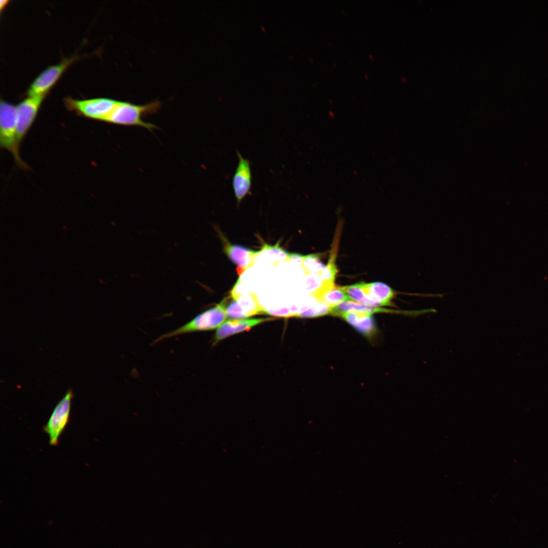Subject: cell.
<instances>
[{
    "label": "cell",
    "mask_w": 548,
    "mask_h": 548,
    "mask_svg": "<svg viewBox=\"0 0 548 548\" xmlns=\"http://www.w3.org/2000/svg\"><path fill=\"white\" fill-rule=\"evenodd\" d=\"M0 145L12 154L18 165L28 167L19 153L16 106L3 100L0 105Z\"/></svg>",
    "instance_id": "cell-3"
},
{
    "label": "cell",
    "mask_w": 548,
    "mask_h": 548,
    "mask_svg": "<svg viewBox=\"0 0 548 548\" xmlns=\"http://www.w3.org/2000/svg\"><path fill=\"white\" fill-rule=\"evenodd\" d=\"M301 266L307 275H318L325 265L317 254L304 255Z\"/></svg>",
    "instance_id": "cell-17"
},
{
    "label": "cell",
    "mask_w": 548,
    "mask_h": 548,
    "mask_svg": "<svg viewBox=\"0 0 548 548\" xmlns=\"http://www.w3.org/2000/svg\"><path fill=\"white\" fill-rule=\"evenodd\" d=\"M118 100L99 97L83 100L70 97L64 99L66 107L85 117L104 121L117 104Z\"/></svg>",
    "instance_id": "cell-4"
},
{
    "label": "cell",
    "mask_w": 548,
    "mask_h": 548,
    "mask_svg": "<svg viewBox=\"0 0 548 548\" xmlns=\"http://www.w3.org/2000/svg\"><path fill=\"white\" fill-rule=\"evenodd\" d=\"M328 46H329L330 47H331V43L329 42H328Z\"/></svg>",
    "instance_id": "cell-28"
},
{
    "label": "cell",
    "mask_w": 548,
    "mask_h": 548,
    "mask_svg": "<svg viewBox=\"0 0 548 548\" xmlns=\"http://www.w3.org/2000/svg\"><path fill=\"white\" fill-rule=\"evenodd\" d=\"M9 1L7 0H1L0 1V8L1 11L8 4Z\"/></svg>",
    "instance_id": "cell-22"
},
{
    "label": "cell",
    "mask_w": 548,
    "mask_h": 548,
    "mask_svg": "<svg viewBox=\"0 0 548 548\" xmlns=\"http://www.w3.org/2000/svg\"><path fill=\"white\" fill-rule=\"evenodd\" d=\"M329 102H330V103L331 104H333V102H332V100H331V98H329Z\"/></svg>",
    "instance_id": "cell-27"
},
{
    "label": "cell",
    "mask_w": 548,
    "mask_h": 548,
    "mask_svg": "<svg viewBox=\"0 0 548 548\" xmlns=\"http://www.w3.org/2000/svg\"><path fill=\"white\" fill-rule=\"evenodd\" d=\"M339 317L366 337L372 336L376 331V326L372 314L346 312L340 314Z\"/></svg>",
    "instance_id": "cell-14"
},
{
    "label": "cell",
    "mask_w": 548,
    "mask_h": 548,
    "mask_svg": "<svg viewBox=\"0 0 548 548\" xmlns=\"http://www.w3.org/2000/svg\"><path fill=\"white\" fill-rule=\"evenodd\" d=\"M235 300L242 311L244 318L265 313V309L261 305L254 293L250 292L242 295Z\"/></svg>",
    "instance_id": "cell-15"
},
{
    "label": "cell",
    "mask_w": 548,
    "mask_h": 548,
    "mask_svg": "<svg viewBox=\"0 0 548 548\" xmlns=\"http://www.w3.org/2000/svg\"><path fill=\"white\" fill-rule=\"evenodd\" d=\"M311 294L320 303L329 307L345 301H352L340 286H336L334 283L322 282L321 286Z\"/></svg>",
    "instance_id": "cell-13"
},
{
    "label": "cell",
    "mask_w": 548,
    "mask_h": 548,
    "mask_svg": "<svg viewBox=\"0 0 548 548\" xmlns=\"http://www.w3.org/2000/svg\"><path fill=\"white\" fill-rule=\"evenodd\" d=\"M272 318L231 319L225 322L217 330L213 345L221 340L233 335L248 330L252 327L265 321L272 320Z\"/></svg>",
    "instance_id": "cell-12"
},
{
    "label": "cell",
    "mask_w": 548,
    "mask_h": 548,
    "mask_svg": "<svg viewBox=\"0 0 548 548\" xmlns=\"http://www.w3.org/2000/svg\"><path fill=\"white\" fill-rule=\"evenodd\" d=\"M329 115L332 118H334L335 117L334 113L331 111H329Z\"/></svg>",
    "instance_id": "cell-23"
},
{
    "label": "cell",
    "mask_w": 548,
    "mask_h": 548,
    "mask_svg": "<svg viewBox=\"0 0 548 548\" xmlns=\"http://www.w3.org/2000/svg\"><path fill=\"white\" fill-rule=\"evenodd\" d=\"M236 154L238 162L232 185L237 203L239 204L250 193L252 176L249 160L244 158L239 152L237 151Z\"/></svg>",
    "instance_id": "cell-9"
},
{
    "label": "cell",
    "mask_w": 548,
    "mask_h": 548,
    "mask_svg": "<svg viewBox=\"0 0 548 548\" xmlns=\"http://www.w3.org/2000/svg\"><path fill=\"white\" fill-rule=\"evenodd\" d=\"M219 235L223 242V251L229 259L237 266L236 269L238 275L252 266L254 259L258 256V251H255L239 245L231 244L227 238L220 232Z\"/></svg>",
    "instance_id": "cell-10"
},
{
    "label": "cell",
    "mask_w": 548,
    "mask_h": 548,
    "mask_svg": "<svg viewBox=\"0 0 548 548\" xmlns=\"http://www.w3.org/2000/svg\"><path fill=\"white\" fill-rule=\"evenodd\" d=\"M431 312H433L434 310L428 309L415 311L389 310L356 302L353 301H349L340 303L334 306L330 307L329 314L339 316L340 314L346 312L362 313L370 314L377 313H386L410 316H418Z\"/></svg>",
    "instance_id": "cell-8"
},
{
    "label": "cell",
    "mask_w": 548,
    "mask_h": 548,
    "mask_svg": "<svg viewBox=\"0 0 548 548\" xmlns=\"http://www.w3.org/2000/svg\"><path fill=\"white\" fill-rule=\"evenodd\" d=\"M359 284L367 300V305L378 307L393 305L391 301L394 297L395 292L386 284L361 282Z\"/></svg>",
    "instance_id": "cell-11"
},
{
    "label": "cell",
    "mask_w": 548,
    "mask_h": 548,
    "mask_svg": "<svg viewBox=\"0 0 548 548\" xmlns=\"http://www.w3.org/2000/svg\"><path fill=\"white\" fill-rule=\"evenodd\" d=\"M337 269L333 260L325 265L318 275L323 283H334Z\"/></svg>",
    "instance_id": "cell-19"
},
{
    "label": "cell",
    "mask_w": 548,
    "mask_h": 548,
    "mask_svg": "<svg viewBox=\"0 0 548 548\" xmlns=\"http://www.w3.org/2000/svg\"><path fill=\"white\" fill-rule=\"evenodd\" d=\"M226 298L213 307L198 314L193 319L179 328L161 335L153 344L176 336L197 331H208L218 328L227 317L226 312Z\"/></svg>",
    "instance_id": "cell-2"
},
{
    "label": "cell",
    "mask_w": 548,
    "mask_h": 548,
    "mask_svg": "<svg viewBox=\"0 0 548 548\" xmlns=\"http://www.w3.org/2000/svg\"><path fill=\"white\" fill-rule=\"evenodd\" d=\"M159 101L138 105L127 101H118L103 122L124 126H137L152 131L157 127L142 120L143 115L155 113L160 108Z\"/></svg>",
    "instance_id": "cell-1"
},
{
    "label": "cell",
    "mask_w": 548,
    "mask_h": 548,
    "mask_svg": "<svg viewBox=\"0 0 548 548\" xmlns=\"http://www.w3.org/2000/svg\"><path fill=\"white\" fill-rule=\"evenodd\" d=\"M341 13H342V15H343L344 16H345L346 15V13H345V12H344V11L343 10H342L341 11Z\"/></svg>",
    "instance_id": "cell-26"
},
{
    "label": "cell",
    "mask_w": 548,
    "mask_h": 548,
    "mask_svg": "<svg viewBox=\"0 0 548 548\" xmlns=\"http://www.w3.org/2000/svg\"><path fill=\"white\" fill-rule=\"evenodd\" d=\"M364 77H365V79H366V80L369 79L368 76L367 75V74H364Z\"/></svg>",
    "instance_id": "cell-25"
},
{
    "label": "cell",
    "mask_w": 548,
    "mask_h": 548,
    "mask_svg": "<svg viewBox=\"0 0 548 548\" xmlns=\"http://www.w3.org/2000/svg\"><path fill=\"white\" fill-rule=\"evenodd\" d=\"M289 254L280 246L279 241L274 245L263 243L261 250L259 251L258 255H264V257L269 262L277 263L288 261Z\"/></svg>",
    "instance_id": "cell-16"
},
{
    "label": "cell",
    "mask_w": 548,
    "mask_h": 548,
    "mask_svg": "<svg viewBox=\"0 0 548 548\" xmlns=\"http://www.w3.org/2000/svg\"><path fill=\"white\" fill-rule=\"evenodd\" d=\"M77 58V56L64 58L59 63L45 69L30 84L27 90L28 96L46 95L65 70Z\"/></svg>",
    "instance_id": "cell-6"
},
{
    "label": "cell",
    "mask_w": 548,
    "mask_h": 548,
    "mask_svg": "<svg viewBox=\"0 0 548 548\" xmlns=\"http://www.w3.org/2000/svg\"><path fill=\"white\" fill-rule=\"evenodd\" d=\"M73 397L72 390H68L54 408L44 427V431L49 436L51 446H56L58 444L59 438L68 423Z\"/></svg>",
    "instance_id": "cell-5"
},
{
    "label": "cell",
    "mask_w": 548,
    "mask_h": 548,
    "mask_svg": "<svg viewBox=\"0 0 548 548\" xmlns=\"http://www.w3.org/2000/svg\"><path fill=\"white\" fill-rule=\"evenodd\" d=\"M304 255H301L297 253H290L288 258V261L294 262L300 265H301L303 261Z\"/></svg>",
    "instance_id": "cell-21"
},
{
    "label": "cell",
    "mask_w": 548,
    "mask_h": 548,
    "mask_svg": "<svg viewBox=\"0 0 548 548\" xmlns=\"http://www.w3.org/2000/svg\"><path fill=\"white\" fill-rule=\"evenodd\" d=\"M249 292L248 289L238 280L231 290L230 296L233 300H236L241 295Z\"/></svg>",
    "instance_id": "cell-20"
},
{
    "label": "cell",
    "mask_w": 548,
    "mask_h": 548,
    "mask_svg": "<svg viewBox=\"0 0 548 548\" xmlns=\"http://www.w3.org/2000/svg\"><path fill=\"white\" fill-rule=\"evenodd\" d=\"M46 95L28 96L17 106L18 140L19 144L31 126Z\"/></svg>",
    "instance_id": "cell-7"
},
{
    "label": "cell",
    "mask_w": 548,
    "mask_h": 548,
    "mask_svg": "<svg viewBox=\"0 0 548 548\" xmlns=\"http://www.w3.org/2000/svg\"><path fill=\"white\" fill-rule=\"evenodd\" d=\"M330 314V307L324 304H320L314 307L306 309L298 314V317H316Z\"/></svg>",
    "instance_id": "cell-18"
},
{
    "label": "cell",
    "mask_w": 548,
    "mask_h": 548,
    "mask_svg": "<svg viewBox=\"0 0 548 548\" xmlns=\"http://www.w3.org/2000/svg\"><path fill=\"white\" fill-rule=\"evenodd\" d=\"M368 56L371 61H373L374 60L373 57L371 54H369Z\"/></svg>",
    "instance_id": "cell-24"
}]
</instances>
